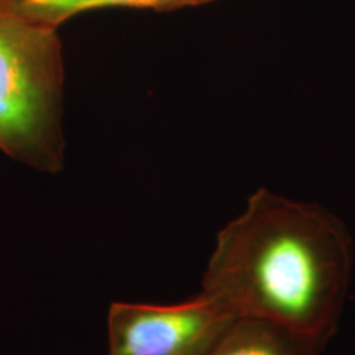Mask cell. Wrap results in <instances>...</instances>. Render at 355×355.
I'll use <instances>...</instances> for the list:
<instances>
[{
	"label": "cell",
	"instance_id": "5",
	"mask_svg": "<svg viewBox=\"0 0 355 355\" xmlns=\"http://www.w3.org/2000/svg\"><path fill=\"white\" fill-rule=\"evenodd\" d=\"M17 6L26 15L43 24L60 26L63 21L79 13L97 8L127 7L153 8V10H175L181 7L201 6L212 0H15Z\"/></svg>",
	"mask_w": 355,
	"mask_h": 355
},
{
	"label": "cell",
	"instance_id": "1",
	"mask_svg": "<svg viewBox=\"0 0 355 355\" xmlns=\"http://www.w3.org/2000/svg\"><path fill=\"white\" fill-rule=\"evenodd\" d=\"M352 239L334 214L260 188L217 235L202 291L237 316L329 343L352 275Z\"/></svg>",
	"mask_w": 355,
	"mask_h": 355
},
{
	"label": "cell",
	"instance_id": "2",
	"mask_svg": "<svg viewBox=\"0 0 355 355\" xmlns=\"http://www.w3.org/2000/svg\"><path fill=\"white\" fill-rule=\"evenodd\" d=\"M58 26L0 0V150L43 171L63 165Z\"/></svg>",
	"mask_w": 355,
	"mask_h": 355
},
{
	"label": "cell",
	"instance_id": "4",
	"mask_svg": "<svg viewBox=\"0 0 355 355\" xmlns=\"http://www.w3.org/2000/svg\"><path fill=\"white\" fill-rule=\"evenodd\" d=\"M326 345L277 322L239 316L209 355H319Z\"/></svg>",
	"mask_w": 355,
	"mask_h": 355
},
{
	"label": "cell",
	"instance_id": "3",
	"mask_svg": "<svg viewBox=\"0 0 355 355\" xmlns=\"http://www.w3.org/2000/svg\"><path fill=\"white\" fill-rule=\"evenodd\" d=\"M237 318L204 291L180 304L115 303L107 355H209Z\"/></svg>",
	"mask_w": 355,
	"mask_h": 355
}]
</instances>
